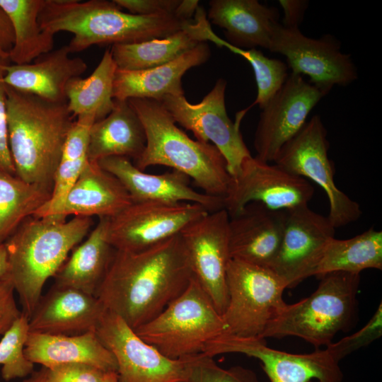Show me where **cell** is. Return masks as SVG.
<instances>
[{"label":"cell","mask_w":382,"mask_h":382,"mask_svg":"<svg viewBox=\"0 0 382 382\" xmlns=\"http://www.w3.org/2000/svg\"><path fill=\"white\" fill-rule=\"evenodd\" d=\"M14 291L8 274L0 279V335H4L21 314L16 305Z\"/></svg>","instance_id":"b9f144b4"},{"label":"cell","mask_w":382,"mask_h":382,"mask_svg":"<svg viewBox=\"0 0 382 382\" xmlns=\"http://www.w3.org/2000/svg\"><path fill=\"white\" fill-rule=\"evenodd\" d=\"M25 357L46 368L81 363L105 372H117L116 360L96 332L80 335L28 333L24 347Z\"/></svg>","instance_id":"484cf974"},{"label":"cell","mask_w":382,"mask_h":382,"mask_svg":"<svg viewBox=\"0 0 382 382\" xmlns=\"http://www.w3.org/2000/svg\"><path fill=\"white\" fill-rule=\"evenodd\" d=\"M108 222L109 218H99L88 238L74 248L54 276V285L96 296L115 252L108 239Z\"/></svg>","instance_id":"83f0119b"},{"label":"cell","mask_w":382,"mask_h":382,"mask_svg":"<svg viewBox=\"0 0 382 382\" xmlns=\"http://www.w3.org/2000/svg\"><path fill=\"white\" fill-rule=\"evenodd\" d=\"M192 21L183 29L164 37L112 45L110 52L117 68L129 71L147 69L168 63L192 50L202 42L190 29Z\"/></svg>","instance_id":"d6a6232c"},{"label":"cell","mask_w":382,"mask_h":382,"mask_svg":"<svg viewBox=\"0 0 382 382\" xmlns=\"http://www.w3.org/2000/svg\"><path fill=\"white\" fill-rule=\"evenodd\" d=\"M146 143L144 126L128 100H115L112 110L90 129L88 158L96 161L112 156L137 159Z\"/></svg>","instance_id":"4316f807"},{"label":"cell","mask_w":382,"mask_h":382,"mask_svg":"<svg viewBox=\"0 0 382 382\" xmlns=\"http://www.w3.org/2000/svg\"><path fill=\"white\" fill-rule=\"evenodd\" d=\"M6 63L8 61L0 59V171L16 175L8 142L6 86L4 81Z\"/></svg>","instance_id":"ab89813d"},{"label":"cell","mask_w":382,"mask_h":382,"mask_svg":"<svg viewBox=\"0 0 382 382\" xmlns=\"http://www.w3.org/2000/svg\"><path fill=\"white\" fill-rule=\"evenodd\" d=\"M381 335L382 304L380 303L374 316L361 329L335 343L332 342L325 348L340 361L350 353L378 339Z\"/></svg>","instance_id":"74e56055"},{"label":"cell","mask_w":382,"mask_h":382,"mask_svg":"<svg viewBox=\"0 0 382 382\" xmlns=\"http://www.w3.org/2000/svg\"><path fill=\"white\" fill-rule=\"evenodd\" d=\"M6 92L8 142L16 175L26 182L52 188L74 121L67 101H48L7 86Z\"/></svg>","instance_id":"277c9868"},{"label":"cell","mask_w":382,"mask_h":382,"mask_svg":"<svg viewBox=\"0 0 382 382\" xmlns=\"http://www.w3.org/2000/svg\"><path fill=\"white\" fill-rule=\"evenodd\" d=\"M68 45L40 56L34 62L4 66L5 84L15 90L37 96L51 102H65L66 87L81 77L87 64L81 57H71Z\"/></svg>","instance_id":"7402d4cb"},{"label":"cell","mask_w":382,"mask_h":382,"mask_svg":"<svg viewBox=\"0 0 382 382\" xmlns=\"http://www.w3.org/2000/svg\"><path fill=\"white\" fill-rule=\"evenodd\" d=\"M13 44V32L9 18L0 8V59L9 60Z\"/></svg>","instance_id":"ee69618b"},{"label":"cell","mask_w":382,"mask_h":382,"mask_svg":"<svg viewBox=\"0 0 382 382\" xmlns=\"http://www.w3.org/2000/svg\"><path fill=\"white\" fill-rule=\"evenodd\" d=\"M93 117L81 115L74 121L65 140L57 168L51 196L33 216L54 215L62 207L65 197L88 162L89 133L95 122Z\"/></svg>","instance_id":"4dcf8cb0"},{"label":"cell","mask_w":382,"mask_h":382,"mask_svg":"<svg viewBox=\"0 0 382 382\" xmlns=\"http://www.w3.org/2000/svg\"><path fill=\"white\" fill-rule=\"evenodd\" d=\"M319 279L309 296L286 303L268 326L264 339L295 336L318 349L331 344L338 332L349 328L357 313L359 274L332 272Z\"/></svg>","instance_id":"8992f818"},{"label":"cell","mask_w":382,"mask_h":382,"mask_svg":"<svg viewBox=\"0 0 382 382\" xmlns=\"http://www.w3.org/2000/svg\"><path fill=\"white\" fill-rule=\"evenodd\" d=\"M192 278L179 234L139 251L115 250L96 297L135 330L180 295Z\"/></svg>","instance_id":"6da1fadb"},{"label":"cell","mask_w":382,"mask_h":382,"mask_svg":"<svg viewBox=\"0 0 382 382\" xmlns=\"http://www.w3.org/2000/svg\"><path fill=\"white\" fill-rule=\"evenodd\" d=\"M98 163L120 182L132 202H191L203 206L209 212L224 209V198L195 190L190 186V178L178 170L159 175L146 173L129 158L122 156L108 157Z\"/></svg>","instance_id":"d6986e66"},{"label":"cell","mask_w":382,"mask_h":382,"mask_svg":"<svg viewBox=\"0 0 382 382\" xmlns=\"http://www.w3.org/2000/svg\"><path fill=\"white\" fill-rule=\"evenodd\" d=\"M227 82L219 79L212 89L197 104L189 103L184 95L166 96L160 102L174 121L191 131L197 140L211 143L224 156L231 177L240 170L243 161L251 154L240 131L242 117L236 122L229 118L225 104Z\"/></svg>","instance_id":"30bf717a"},{"label":"cell","mask_w":382,"mask_h":382,"mask_svg":"<svg viewBox=\"0 0 382 382\" xmlns=\"http://www.w3.org/2000/svg\"><path fill=\"white\" fill-rule=\"evenodd\" d=\"M209 45L202 42L177 59L165 64L143 70L117 69L113 83L115 100L146 98L160 101L166 96L184 95L182 78L190 69L209 58Z\"/></svg>","instance_id":"603a6c76"},{"label":"cell","mask_w":382,"mask_h":382,"mask_svg":"<svg viewBox=\"0 0 382 382\" xmlns=\"http://www.w3.org/2000/svg\"><path fill=\"white\" fill-rule=\"evenodd\" d=\"M366 269L382 270V231L374 227L351 238H332L315 276L319 278L332 272L359 274Z\"/></svg>","instance_id":"1f68e13d"},{"label":"cell","mask_w":382,"mask_h":382,"mask_svg":"<svg viewBox=\"0 0 382 382\" xmlns=\"http://www.w3.org/2000/svg\"><path fill=\"white\" fill-rule=\"evenodd\" d=\"M22 382H47L46 367L42 366L39 371H33L28 378Z\"/></svg>","instance_id":"7dc6e473"},{"label":"cell","mask_w":382,"mask_h":382,"mask_svg":"<svg viewBox=\"0 0 382 382\" xmlns=\"http://www.w3.org/2000/svg\"><path fill=\"white\" fill-rule=\"evenodd\" d=\"M207 19L224 29L231 45L250 50L261 47L270 49L274 25L279 13L257 0H212Z\"/></svg>","instance_id":"cb8c5ba5"},{"label":"cell","mask_w":382,"mask_h":382,"mask_svg":"<svg viewBox=\"0 0 382 382\" xmlns=\"http://www.w3.org/2000/svg\"><path fill=\"white\" fill-rule=\"evenodd\" d=\"M52 190L0 171V243L49 200Z\"/></svg>","instance_id":"836d02e7"},{"label":"cell","mask_w":382,"mask_h":382,"mask_svg":"<svg viewBox=\"0 0 382 382\" xmlns=\"http://www.w3.org/2000/svg\"><path fill=\"white\" fill-rule=\"evenodd\" d=\"M96 333L116 360L119 382H186L192 357L164 356L117 315L105 309Z\"/></svg>","instance_id":"8fae6325"},{"label":"cell","mask_w":382,"mask_h":382,"mask_svg":"<svg viewBox=\"0 0 382 382\" xmlns=\"http://www.w3.org/2000/svg\"><path fill=\"white\" fill-rule=\"evenodd\" d=\"M50 215L30 216L4 242L8 277L28 318L46 281L54 277L68 255L88 234L91 217Z\"/></svg>","instance_id":"3957f363"},{"label":"cell","mask_w":382,"mask_h":382,"mask_svg":"<svg viewBox=\"0 0 382 382\" xmlns=\"http://www.w3.org/2000/svg\"><path fill=\"white\" fill-rule=\"evenodd\" d=\"M283 12V23L286 28H299L303 19V16L308 6L306 0H279Z\"/></svg>","instance_id":"7bdbcfd3"},{"label":"cell","mask_w":382,"mask_h":382,"mask_svg":"<svg viewBox=\"0 0 382 382\" xmlns=\"http://www.w3.org/2000/svg\"><path fill=\"white\" fill-rule=\"evenodd\" d=\"M139 116L145 130L146 143L134 166L144 170L161 165L178 170L212 196L224 198L231 175L219 150L211 143L190 138L160 101L146 98L127 100Z\"/></svg>","instance_id":"5b68a950"},{"label":"cell","mask_w":382,"mask_h":382,"mask_svg":"<svg viewBox=\"0 0 382 382\" xmlns=\"http://www.w3.org/2000/svg\"><path fill=\"white\" fill-rule=\"evenodd\" d=\"M229 215L225 209L208 212L180 233L192 277L221 315L228 303L226 270L231 260Z\"/></svg>","instance_id":"9a60e30c"},{"label":"cell","mask_w":382,"mask_h":382,"mask_svg":"<svg viewBox=\"0 0 382 382\" xmlns=\"http://www.w3.org/2000/svg\"><path fill=\"white\" fill-rule=\"evenodd\" d=\"M314 194L309 181L280 166L255 156L246 158L240 170L231 177L224 197L229 217L238 214L248 204L260 202L274 210H286L308 205Z\"/></svg>","instance_id":"5bb4252c"},{"label":"cell","mask_w":382,"mask_h":382,"mask_svg":"<svg viewBox=\"0 0 382 382\" xmlns=\"http://www.w3.org/2000/svg\"><path fill=\"white\" fill-rule=\"evenodd\" d=\"M29 318L22 312L0 340L1 377L6 381L24 378L33 372L34 364L25 356Z\"/></svg>","instance_id":"d590c367"},{"label":"cell","mask_w":382,"mask_h":382,"mask_svg":"<svg viewBox=\"0 0 382 382\" xmlns=\"http://www.w3.org/2000/svg\"><path fill=\"white\" fill-rule=\"evenodd\" d=\"M208 212L191 202H132L109 218L108 239L116 250H142L180 234Z\"/></svg>","instance_id":"7c38bea8"},{"label":"cell","mask_w":382,"mask_h":382,"mask_svg":"<svg viewBox=\"0 0 382 382\" xmlns=\"http://www.w3.org/2000/svg\"><path fill=\"white\" fill-rule=\"evenodd\" d=\"M199 2L197 0H180L174 15L180 20L191 21L199 7Z\"/></svg>","instance_id":"f6af8a7d"},{"label":"cell","mask_w":382,"mask_h":382,"mask_svg":"<svg viewBox=\"0 0 382 382\" xmlns=\"http://www.w3.org/2000/svg\"><path fill=\"white\" fill-rule=\"evenodd\" d=\"M327 94L301 75L291 73L262 109L254 135L255 157L274 162L282 146L300 131L311 110Z\"/></svg>","instance_id":"ac0fdd59"},{"label":"cell","mask_w":382,"mask_h":382,"mask_svg":"<svg viewBox=\"0 0 382 382\" xmlns=\"http://www.w3.org/2000/svg\"><path fill=\"white\" fill-rule=\"evenodd\" d=\"M106 373L86 364H66L46 368V379L47 382H105Z\"/></svg>","instance_id":"f35d334b"},{"label":"cell","mask_w":382,"mask_h":382,"mask_svg":"<svg viewBox=\"0 0 382 382\" xmlns=\"http://www.w3.org/2000/svg\"><path fill=\"white\" fill-rule=\"evenodd\" d=\"M226 285L228 303L221 314L225 334L265 340L268 326L286 305L284 282L269 268L231 259Z\"/></svg>","instance_id":"ba28073f"},{"label":"cell","mask_w":382,"mask_h":382,"mask_svg":"<svg viewBox=\"0 0 382 382\" xmlns=\"http://www.w3.org/2000/svg\"><path fill=\"white\" fill-rule=\"evenodd\" d=\"M224 47L245 59L253 69L257 88V96L251 105L243 112L245 114L251 107L256 105L262 109L286 81L289 76L287 64L279 59L266 57L256 48L243 50L227 42Z\"/></svg>","instance_id":"e575fe53"},{"label":"cell","mask_w":382,"mask_h":382,"mask_svg":"<svg viewBox=\"0 0 382 382\" xmlns=\"http://www.w3.org/2000/svg\"><path fill=\"white\" fill-rule=\"evenodd\" d=\"M335 228L328 216L308 205L284 210V224L280 246L270 269L293 288L305 279L315 276Z\"/></svg>","instance_id":"e0dca14e"},{"label":"cell","mask_w":382,"mask_h":382,"mask_svg":"<svg viewBox=\"0 0 382 382\" xmlns=\"http://www.w3.org/2000/svg\"><path fill=\"white\" fill-rule=\"evenodd\" d=\"M8 274V254L5 243H0V279Z\"/></svg>","instance_id":"bcb514c9"},{"label":"cell","mask_w":382,"mask_h":382,"mask_svg":"<svg viewBox=\"0 0 382 382\" xmlns=\"http://www.w3.org/2000/svg\"><path fill=\"white\" fill-rule=\"evenodd\" d=\"M327 134L320 117L313 115L282 146L274 162L296 175L313 181L325 191L329 202L327 216L337 228L356 221L362 212L359 204L335 185Z\"/></svg>","instance_id":"9c48e42d"},{"label":"cell","mask_w":382,"mask_h":382,"mask_svg":"<svg viewBox=\"0 0 382 382\" xmlns=\"http://www.w3.org/2000/svg\"><path fill=\"white\" fill-rule=\"evenodd\" d=\"M105 382H119L117 372L106 373Z\"/></svg>","instance_id":"c3c4849f"},{"label":"cell","mask_w":382,"mask_h":382,"mask_svg":"<svg viewBox=\"0 0 382 382\" xmlns=\"http://www.w3.org/2000/svg\"><path fill=\"white\" fill-rule=\"evenodd\" d=\"M105 311L95 296L54 284L42 294L30 317L29 332L64 335L96 332Z\"/></svg>","instance_id":"44dd1931"},{"label":"cell","mask_w":382,"mask_h":382,"mask_svg":"<svg viewBox=\"0 0 382 382\" xmlns=\"http://www.w3.org/2000/svg\"><path fill=\"white\" fill-rule=\"evenodd\" d=\"M132 202L129 195L113 175L98 162L88 161L54 215L112 218Z\"/></svg>","instance_id":"d4e9b609"},{"label":"cell","mask_w":382,"mask_h":382,"mask_svg":"<svg viewBox=\"0 0 382 382\" xmlns=\"http://www.w3.org/2000/svg\"><path fill=\"white\" fill-rule=\"evenodd\" d=\"M191 21L174 14L138 16L122 11L113 1L45 0L39 15L42 30L53 35L69 32L71 53L93 45L135 43L161 38Z\"/></svg>","instance_id":"7a4b0ae2"},{"label":"cell","mask_w":382,"mask_h":382,"mask_svg":"<svg viewBox=\"0 0 382 382\" xmlns=\"http://www.w3.org/2000/svg\"><path fill=\"white\" fill-rule=\"evenodd\" d=\"M117 69L110 49H107L91 75L68 83L65 94L73 117L89 115L96 122L110 113L115 105L113 83Z\"/></svg>","instance_id":"f546056e"},{"label":"cell","mask_w":382,"mask_h":382,"mask_svg":"<svg viewBox=\"0 0 382 382\" xmlns=\"http://www.w3.org/2000/svg\"><path fill=\"white\" fill-rule=\"evenodd\" d=\"M164 356L185 359L203 354L226 333L221 315L192 277L185 291L155 318L134 330Z\"/></svg>","instance_id":"52a82bcc"},{"label":"cell","mask_w":382,"mask_h":382,"mask_svg":"<svg viewBox=\"0 0 382 382\" xmlns=\"http://www.w3.org/2000/svg\"><path fill=\"white\" fill-rule=\"evenodd\" d=\"M186 382H258L255 374L241 366L224 369L213 357L201 354L191 358Z\"/></svg>","instance_id":"8d00e7d4"},{"label":"cell","mask_w":382,"mask_h":382,"mask_svg":"<svg viewBox=\"0 0 382 382\" xmlns=\"http://www.w3.org/2000/svg\"><path fill=\"white\" fill-rule=\"evenodd\" d=\"M284 224V210L250 202L229 217L231 259L269 268L278 253Z\"/></svg>","instance_id":"ffe728a7"},{"label":"cell","mask_w":382,"mask_h":382,"mask_svg":"<svg viewBox=\"0 0 382 382\" xmlns=\"http://www.w3.org/2000/svg\"><path fill=\"white\" fill-rule=\"evenodd\" d=\"M240 353L261 361L270 382H342L337 360L325 348L309 354H292L270 348L265 340L237 337L224 334L211 341L203 354L214 357Z\"/></svg>","instance_id":"2e32d148"},{"label":"cell","mask_w":382,"mask_h":382,"mask_svg":"<svg viewBox=\"0 0 382 382\" xmlns=\"http://www.w3.org/2000/svg\"><path fill=\"white\" fill-rule=\"evenodd\" d=\"M122 9L138 16L174 14L180 0H113Z\"/></svg>","instance_id":"60d3db41"},{"label":"cell","mask_w":382,"mask_h":382,"mask_svg":"<svg viewBox=\"0 0 382 382\" xmlns=\"http://www.w3.org/2000/svg\"><path fill=\"white\" fill-rule=\"evenodd\" d=\"M45 0H0V8L9 18L13 44L9 60L13 64H29L52 51L54 35L42 29L39 15Z\"/></svg>","instance_id":"f1b7e54d"},{"label":"cell","mask_w":382,"mask_h":382,"mask_svg":"<svg viewBox=\"0 0 382 382\" xmlns=\"http://www.w3.org/2000/svg\"><path fill=\"white\" fill-rule=\"evenodd\" d=\"M269 50L285 56L292 74L307 75L311 84L328 93L335 85L346 86L358 76L351 55L342 52L340 42L330 35L311 38L299 28L277 23Z\"/></svg>","instance_id":"4fadbf2b"}]
</instances>
